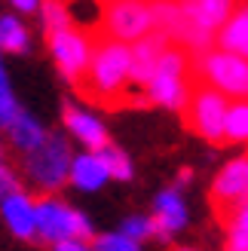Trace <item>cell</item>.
Segmentation results:
<instances>
[{"label":"cell","mask_w":248,"mask_h":251,"mask_svg":"<svg viewBox=\"0 0 248 251\" xmlns=\"http://www.w3.org/2000/svg\"><path fill=\"white\" fill-rule=\"evenodd\" d=\"M80 98L101 107H144L150 104L147 92H138L132 86V46L110 40V37H95L92 61L86 68V77L74 86Z\"/></svg>","instance_id":"1"},{"label":"cell","mask_w":248,"mask_h":251,"mask_svg":"<svg viewBox=\"0 0 248 251\" xmlns=\"http://www.w3.org/2000/svg\"><path fill=\"white\" fill-rule=\"evenodd\" d=\"M227 114H230V98L196 80L187 104H184V123H187V129L193 135L205 138L208 144L224 147L227 144Z\"/></svg>","instance_id":"2"},{"label":"cell","mask_w":248,"mask_h":251,"mask_svg":"<svg viewBox=\"0 0 248 251\" xmlns=\"http://www.w3.org/2000/svg\"><path fill=\"white\" fill-rule=\"evenodd\" d=\"M193 89V61L190 52L181 46H169L163 58L156 65V74L150 86H147V95H150L153 104H163L172 110H184Z\"/></svg>","instance_id":"3"},{"label":"cell","mask_w":248,"mask_h":251,"mask_svg":"<svg viewBox=\"0 0 248 251\" xmlns=\"http://www.w3.org/2000/svg\"><path fill=\"white\" fill-rule=\"evenodd\" d=\"M193 74L199 83L212 86V89L233 98V101H245L248 98V58H242L236 52L208 49L205 55H196Z\"/></svg>","instance_id":"4"},{"label":"cell","mask_w":248,"mask_h":251,"mask_svg":"<svg viewBox=\"0 0 248 251\" xmlns=\"http://www.w3.org/2000/svg\"><path fill=\"white\" fill-rule=\"evenodd\" d=\"M156 31L153 0H107L101 16V37L120 43H138Z\"/></svg>","instance_id":"5"},{"label":"cell","mask_w":248,"mask_h":251,"mask_svg":"<svg viewBox=\"0 0 248 251\" xmlns=\"http://www.w3.org/2000/svg\"><path fill=\"white\" fill-rule=\"evenodd\" d=\"M37 205V236L49 245H58L65 239H92V224L86 215L74 211L61 199H40Z\"/></svg>","instance_id":"6"},{"label":"cell","mask_w":248,"mask_h":251,"mask_svg":"<svg viewBox=\"0 0 248 251\" xmlns=\"http://www.w3.org/2000/svg\"><path fill=\"white\" fill-rule=\"evenodd\" d=\"M71 147L61 135H49L43 147L34 153H25V172L43 187V190H58L71 178Z\"/></svg>","instance_id":"7"},{"label":"cell","mask_w":248,"mask_h":251,"mask_svg":"<svg viewBox=\"0 0 248 251\" xmlns=\"http://www.w3.org/2000/svg\"><path fill=\"white\" fill-rule=\"evenodd\" d=\"M46 46H49V52L55 55L58 71L77 86L86 77V68H89V61H92L95 37L83 34V28H68V31H58V34H49Z\"/></svg>","instance_id":"8"},{"label":"cell","mask_w":248,"mask_h":251,"mask_svg":"<svg viewBox=\"0 0 248 251\" xmlns=\"http://www.w3.org/2000/svg\"><path fill=\"white\" fill-rule=\"evenodd\" d=\"M208 199H212V211L221 224H227L233 211L242 202H248V156L233 159L218 172L212 190H208Z\"/></svg>","instance_id":"9"},{"label":"cell","mask_w":248,"mask_h":251,"mask_svg":"<svg viewBox=\"0 0 248 251\" xmlns=\"http://www.w3.org/2000/svg\"><path fill=\"white\" fill-rule=\"evenodd\" d=\"M166 49H169V37L159 34V31H150L147 37H141L138 43H132V86L138 92H147V86H150L156 65H159V58H163Z\"/></svg>","instance_id":"10"},{"label":"cell","mask_w":248,"mask_h":251,"mask_svg":"<svg viewBox=\"0 0 248 251\" xmlns=\"http://www.w3.org/2000/svg\"><path fill=\"white\" fill-rule=\"evenodd\" d=\"M178 3L190 25L208 34H221V28L233 19V12L239 9L242 0H178Z\"/></svg>","instance_id":"11"},{"label":"cell","mask_w":248,"mask_h":251,"mask_svg":"<svg viewBox=\"0 0 248 251\" xmlns=\"http://www.w3.org/2000/svg\"><path fill=\"white\" fill-rule=\"evenodd\" d=\"M187 227V205L178 190H163L153 202V233L156 239L169 242L178 230Z\"/></svg>","instance_id":"12"},{"label":"cell","mask_w":248,"mask_h":251,"mask_svg":"<svg viewBox=\"0 0 248 251\" xmlns=\"http://www.w3.org/2000/svg\"><path fill=\"white\" fill-rule=\"evenodd\" d=\"M65 126L71 129V135H77V141H83L86 147L92 150V153H98L101 147L110 144L107 129L101 126V120H95L92 114L80 110L77 104H68V107H65Z\"/></svg>","instance_id":"13"},{"label":"cell","mask_w":248,"mask_h":251,"mask_svg":"<svg viewBox=\"0 0 248 251\" xmlns=\"http://www.w3.org/2000/svg\"><path fill=\"white\" fill-rule=\"evenodd\" d=\"M3 208V221L9 224V230L19 236V239H31L37 236V205L34 199H28L25 193L9 196L6 202H0Z\"/></svg>","instance_id":"14"},{"label":"cell","mask_w":248,"mask_h":251,"mask_svg":"<svg viewBox=\"0 0 248 251\" xmlns=\"http://www.w3.org/2000/svg\"><path fill=\"white\" fill-rule=\"evenodd\" d=\"M218 43H221V49H227V52H236V55L248 58V0H242L239 9L233 12V19L221 28Z\"/></svg>","instance_id":"15"},{"label":"cell","mask_w":248,"mask_h":251,"mask_svg":"<svg viewBox=\"0 0 248 251\" xmlns=\"http://www.w3.org/2000/svg\"><path fill=\"white\" fill-rule=\"evenodd\" d=\"M110 178L104 162L98 159V153H83L71 162V181L80 187V190H98L104 181Z\"/></svg>","instance_id":"16"},{"label":"cell","mask_w":248,"mask_h":251,"mask_svg":"<svg viewBox=\"0 0 248 251\" xmlns=\"http://www.w3.org/2000/svg\"><path fill=\"white\" fill-rule=\"evenodd\" d=\"M9 135H12V144H16L22 153H34V150L43 147V141L49 138L43 126L37 123L34 117H28L25 110H22V117L16 120V126L9 129Z\"/></svg>","instance_id":"17"},{"label":"cell","mask_w":248,"mask_h":251,"mask_svg":"<svg viewBox=\"0 0 248 251\" xmlns=\"http://www.w3.org/2000/svg\"><path fill=\"white\" fill-rule=\"evenodd\" d=\"M28 46H31V37L25 31V25L16 16H0V49L22 55L28 52Z\"/></svg>","instance_id":"18"},{"label":"cell","mask_w":248,"mask_h":251,"mask_svg":"<svg viewBox=\"0 0 248 251\" xmlns=\"http://www.w3.org/2000/svg\"><path fill=\"white\" fill-rule=\"evenodd\" d=\"M224 227L230 230L224 251H248V202H242L236 211H233Z\"/></svg>","instance_id":"19"},{"label":"cell","mask_w":248,"mask_h":251,"mask_svg":"<svg viewBox=\"0 0 248 251\" xmlns=\"http://www.w3.org/2000/svg\"><path fill=\"white\" fill-rule=\"evenodd\" d=\"M43 28H46V37L74 28L68 0H43Z\"/></svg>","instance_id":"20"},{"label":"cell","mask_w":248,"mask_h":251,"mask_svg":"<svg viewBox=\"0 0 248 251\" xmlns=\"http://www.w3.org/2000/svg\"><path fill=\"white\" fill-rule=\"evenodd\" d=\"M227 144H248V98L245 101H230Z\"/></svg>","instance_id":"21"},{"label":"cell","mask_w":248,"mask_h":251,"mask_svg":"<svg viewBox=\"0 0 248 251\" xmlns=\"http://www.w3.org/2000/svg\"><path fill=\"white\" fill-rule=\"evenodd\" d=\"M98 159L104 162V169H107V175L114 181H129L132 178V162H129V156L123 153L120 147H114V144L101 147L98 150Z\"/></svg>","instance_id":"22"},{"label":"cell","mask_w":248,"mask_h":251,"mask_svg":"<svg viewBox=\"0 0 248 251\" xmlns=\"http://www.w3.org/2000/svg\"><path fill=\"white\" fill-rule=\"evenodd\" d=\"M19 117H22V107H19L16 95H12V89H9L3 65H0V129H12Z\"/></svg>","instance_id":"23"},{"label":"cell","mask_w":248,"mask_h":251,"mask_svg":"<svg viewBox=\"0 0 248 251\" xmlns=\"http://www.w3.org/2000/svg\"><path fill=\"white\" fill-rule=\"evenodd\" d=\"M120 233H123V236H129L132 242H138V245H141V239H150V236H156V233H153V218L132 215V218L123 221V230H120Z\"/></svg>","instance_id":"24"},{"label":"cell","mask_w":248,"mask_h":251,"mask_svg":"<svg viewBox=\"0 0 248 251\" xmlns=\"http://www.w3.org/2000/svg\"><path fill=\"white\" fill-rule=\"evenodd\" d=\"M95 251H141V245L132 242L123 233H107V236H98L95 239Z\"/></svg>","instance_id":"25"},{"label":"cell","mask_w":248,"mask_h":251,"mask_svg":"<svg viewBox=\"0 0 248 251\" xmlns=\"http://www.w3.org/2000/svg\"><path fill=\"white\" fill-rule=\"evenodd\" d=\"M19 193V178H16V172L6 169V166H0V202H6L9 196H16Z\"/></svg>","instance_id":"26"},{"label":"cell","mask_w":248,"mask_h":251,"mask_svg":"<svg viewBox=\"0 0 248 251\" xmlns=\"http://www.w3.org/2000/svg\"><path fill=\"white\" fill-rule=\"evenodd\" d=\"M55 251H89V245H86L83 239H65V242H58Z\"/></svg>","instance_id":"27"},{"label":"cell","mask_w":248,"mask_h":251,"mask_svg":"<svg viewBox=\"0 0 248 251\" xmlns=\"http://www.w3.org/2000/svg\"><path fill=\"white\" fill-rule=\"evenodd\" d=\"M37 3H40V0H12V6H16V9H22V12H31V9H37Z\"/></svg>","instance_id":"28"},{"label":"cell","mask_w":248,"mask_h":251,"mask_svg":"<svg viewBox=\"0 0 248 251\" xmlns=\"http://www.w3.org/2000/svg\"><path fill=\"white\" fill-rule=\"evenodd\" d=\"M178 184H190V169H181V175H178Z\"/></svg>","instance_id":"29"},{"label":"cell","mask_w":248,"mask_h":251,"mask_svg":"<svg viewBox=\"0 0 248 251\" xmlns=\"http://www.w3.org/2000/svg\"><path fill=\"white\" fill-rule=\"evenodd\" d=\"M175 251H196V248H175Z\"/></svg>","instance_id":"30"},{"label":"cell","mask_w":248,"mask_h":251,"mask_svg":"<svg viewBox=\"0 0 248 251\" xmlns=\"http://www.w3.org/2000/svg\"><path fill=\"white\" fill-rule=\"evenodd\" d=\"M104 3H107V0H104Z\"/></svg>","instance_id":"31"}]
</instances>
